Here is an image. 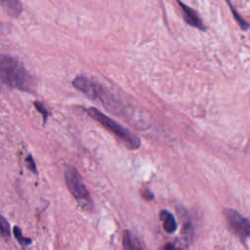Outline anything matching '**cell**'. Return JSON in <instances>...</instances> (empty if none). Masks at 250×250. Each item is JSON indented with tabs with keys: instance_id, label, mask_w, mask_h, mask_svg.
I'll return each mask as SVG.
<instances>
[{
	"instance_id": "13",
	"label": "cell",
	"mask_w": 250,
	"mask_h": 250,
	"mask_svg": "<svg viewBox=\"0 0 250 250\" xmlns=\"http://www.w3.org/2000/svg\"><path fill=\"white\" fill-rule=\"evenodd\" d=\"M141 195L146 201H149V200L153 199V193L148 188H143L141 189Z\"/></svg>"
},
{
	"instance_id": "8",
	"label": "cell",
	"mask_w": 250,
	"mask_h": 250,
	"mask_svg": "<svg viewBox=\"0 0 250 250\" xmlns=\"http://www.w3.org/2000/svg\"><path fill=\"white\" fill-rule=\"evenodd\" d=\"M159 219L163 223V229L168 233H174L177 229V222L175 220L174 215L167 211V210H161L159 213Z\"/></svg>"
},
{
	"instance_id": "15",
	"label": "cell",
	"mask_w": 250,
	"mask_h": 250,
	"mask_svg": "<svg viewBox=\"0 0 250 250\" xmlns=\"http://www.w3.org/2000/svg\"><path fill=\"white\" fill-rule=\"evenodd\" d=\"M159 250H182V248L176 244V243H171V242H168L166 244H164L161 249Z\"/></svg>"
},
{
	"instance_id": "5",
	"label": "cell",
	"mask_w": 250,
	"mask_h": 250,
	"mask_svg": "<svg viewBox=\"0 0 250 250\" xmlns=\"http://www.w3.org/2000/svg\"><path fill=\"white\" fill-rule=\"evenodd\" d=\"M225 217L235 233L242 237L250 236V219L245 218L233 209H226Z\"/></svg>"
},
{
	"instance_id": "4",
	"label": "cell",
	"mask_w": 250,
	"mask_h": 250,
	"mask_svg": "<svg viewBox=\"0 0 250 250\" xmlns=\"http://www.w3.org/2000/svg\"><path fill=\"white\" fill-rule=\"evenodd\" d=\"M72 85L77 90H79L80 92L85 94L89 99L98 100L101 103L104 100V98L106 97V95L108 93V91H106L99 83L92 81L83 76H77L72 81Z\"/></svg>"
},
{
	"instance_id": "9",
	"label": "cell",
	"mask_w": 250,
	"mask_h": 250,
	"mask_svg": "<svg viewBox=\"0 0 250 250\" xmlns=\"http://www.w3.org/2000/svg\"><path fill=\"white\" fill-rule=\"evenodd\" d=\"M123 250H143L142 244L130 230H125L122 237Z\"/></svg>"
},
{
	"instance_id": "7",
	"label": "cell",
	"mask_w": 250,
	"mask_h": 250,
	"mask_svg": "<svg viewBox=\"0 0 250 250\" xmlns=\"http://www.w3.org/2000/svg\"><path fill=\"white\" fill-rule=\"evenodd\" d=\"M0 7L11 17L17 18L22 11L20 0H0Z\"/></svg>"
},
{
	"instance_id": "14",
	"label": "cell",
	"mask_w": 250,
	"mask_h": 250,
	"mask_svg": "<svg viewBox=\"0 0 250 250\" xmlns=\"http://www.w3.org/2000/svg\"><path fill=\"white\" fill-rule=\"evenodd\" d=\"M34 104H35L36 109H37V110L42 114V116H43V120H44V121H46V119H47V117H48V112H47L46 108H44L43 104H42L41 103H39V102H35V103H34Z\"/></svg>"
},
{
	"instance_id": "16",
	"label": "cell",
	"mask_w": 250,
	"mask_h": 250,
	"mask_svg": "<svg viewBox=\"0 0 250 250\" xmlns=\"http://www.w3.org/2000/svg\"><path fill=\"white\" fill-rule=\"evenodd\" d=\"M26 163H27L28 168H29L33 173H36V166H35V163H34L33 158L31 157V155H28V157L26 158Z\"/></svg>"
},
{
	"instance_id": "3",
	"label": "cell",
	"mask_w": 250,
	"mask_h": 250,
	"mask_svg": "<svg viewBox=\"0 0 250 250\" xmlns=\"http://www.w3.org/2000/svg\"><path fill=\"white\" fill-rule=\"evenodd\" d=\"M64 178L69 191L76 199L78 204L85 210L90 209L93 202L78 171L72 166H67L64 171Z\"/></svg>"
},
{
	"instance_id": "11",
	"label": "cell",
	"mask_w": 250,
	"mask_h": 250,
	"mask_svg": "<svg viewBox=\"0 0 250 250\" xmlns=\"http://www.w3.org/2000/svg\"><path fill=\"white\" fill-rule=\"evenodd\" d=\"M13 231H14V235H15L16 239L18 240V242H19L21 246H27V245H29V244L31 243V239L26 238V237H24V236L21 234V229H20L19 227H15L14 229H13Z\"/></svg>"
},
{
	"instance_id": "6",
	"label": "cell",
	"mask_w": 250,
	"mask_h": 250,
	"mask_svg": "<svg viewBox=\"0 0 250 250\" xmlns=\"http://www.w3.org/2000/svg\"><path fill=\"white\" fill-rule=\"evenodd\" d=\"M177 2L179 3V6L181 7L182 11H183V16L185 19V21L189 24L190 26H193L199 30H206V27L203 23V21H201L200 17L198 16V14L190 7H188V5H186L185 3H183L180 0H177Z\"/></svg>"
},
{
	"instance_id": "12",
	"label": "cell",
	"mask_w": 250,
	"mask_h": 250,
	"mask_svg": "<svg viewBox=\"0 0 250 250\" xmlns=\"http://www.w3.org/2000/svg\"><path fill=\"white\" fill-rule=\"evenodd\" d=\"M0 235L9 236L10 235V227L9 223L0 215Z\"/></svg>"
},
{
	"instance_id": "10",
	"label": "cell",
	"mask_w": 250,
	"mask_h": 250,
	"mask_svg": "<svg viewBox=\"0 0 250 250\" xmlns=\"http://www.w3.org/2000/svg\"><path fill=\"white\" fill-rule=\"evenodd\" d=\"M226 1H227V3H228V6H229V10H230V12H231V14H232V16H233L235 21L238 23V25H239L243 30L249 29V28H250V24H249L246 21H244V20L241 18V16L238 14V12H236V10L233 8L231 2H230L229 0H226Z\"/></svg>"
},
{
	"instance_id": "1",
	"label": "cell",
	"mask_w": 250,
	"mask_h": 250,
	"mask_svg": "<svg viewBox=\"0 0 250 250\" xmlns=\"http://www.w3.org/2000/svg\"><path fill=\"white\" fill-rule=\"evenodd\" d=\"M0 80L6 85L21 91L32 92L34 80L25 67L15 58L0 55Z\"/></svg>"
},
{
	"instance_id": "2",
	"label": "cell",
	"mask_w": 250,
	"mask_h": 250,
	"mask_svg": "<svg viewBox=\"0 0 250 250\" xmlns=\"http://www.w3.org/2000/svg\"><path fill=\"white\" fill-rule=\"evenodd\" d=\"M87 113L90 117L95 119L103 127H104L110 133L115 135L119 140H121V142H123L128 148L137 149L140 147L141 146L140 138L135 133L127 129L126 127L117 123L116 121H114L113 119L104 114L102 111H100L95 107L87 108Z\"/></svg>"
}]
</instances>
